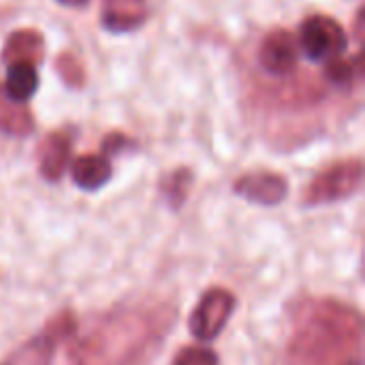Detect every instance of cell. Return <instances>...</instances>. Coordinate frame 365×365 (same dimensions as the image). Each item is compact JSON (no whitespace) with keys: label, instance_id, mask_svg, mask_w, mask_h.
<instances>
[{"label":"cell","instance_id":"cell-13","mask_svg":"<svg viewBox=\"0 0 365 365\" xmlns=\"http://www.w3.org/2000/svg\"><path fill=\"white\" fill-rule=\"evenodd\" d=\"M38 88V73L36 66L30 62H15L9 64V73H6V81L2 92L19 105H26V101H30L34 96Z\"/></svg>","mask_w":365,"mask_h":365},{"label":"cell","instance_id":"cell-18","mask_svg":"<svg viewBox=\"0 0 365 365\" xmlns=\"http://www.w3.org/2000/svg\"><path fill=\"white\" fill-rule=\"evenodd\" d=\"M171 365H218V355L203 346H184Z\"/></svg>","mask_w":365,"mask_h":365},{"label":"cell","instance_id":"cell-16","mask_svg":"<svg viewBox=\"0 0 365 365\" xmlns=\"http://www.w3.org/2000/svg\"><path fill=\"white\" fill-rule=\"evenodd\" d=\"M190 184H192V173L188 169H178L163 180L160 190L173 210H180L184 205L188 190H190Z\"/></svg>","mask_w":365,"mask_h":365},{"label":"cell","instance_id":"cell-6","mask_svg":"<svg viewBox=\"0 0 365 365\" xmlns=\"http://www.w3.org/2000/svg\"><path fill=\"white\" fill-rule=\"evenodd\" d=\"M235 306H237V302L231 291L220 289V287L205 291L203 297L199 299L197 308L190 314V321H188L190 334L203 342L218 338L220 331L225 329V325L229 323Z\"/></svg>","mask_w":365,"mask_h":365},{"label":"cell","instance_id":"cell-19","mask_svg":"<svg viewBox=\"0 0 365 365\" xmlns=\"http://www.w3.org/2000/svg\"><path fill=\"white\" fill-rule=\"evenodd\" d=\"M130 141L124 137V135H120V133H111L105 141H103V154L109 158L111 154H115V152H120V150H124L126 145H128Z\"/></svg>","mask_w":365,"mask_h":365},{"label":"cell","instance_id":"cell-12","mask_svg":"<svg viewBox=\"0 0 365 365\" xmlns=\"http://www.w3.org/2000/svg\"><path fill=\"white\" fill-rule=\"evenodd\" d=\"M71 175H73V182L77 188H81L86 192H94V190L103 188L111 178L109 158L105 154L77 156L71 167Z\"/></svg>","mask_w":365,"mask_h":365},{"label":"cell","instance_id":"cell-10","mask_svg":"<svg viewBox=\"0 0 365 365\" xmlns=\"http://www.w3.org/2000/svg\"><path fill=\"white\" fill-rule=\"evenodd\" d=\"M148 17L145 0H103L101 24L107 32L122 34L137 30Z\"/></svg>","mask_w":365,"mask_h":365},{"label":"cell","instance_id":"cell-2","mask_svg":"<svg viewBox=\"0 0 365 365\" xmlns=\"http://www.w3.org/2000/svg\"><path fill=\"white\" fill-rule=\"evenodd\" d=\"M171 304H135L98 319L71 349L73 365H143L173 329Z\"/></svg>","mask_w":365,"mask_h":365},{"label":"cell","instance_id":"cell-14","mask_svg":"<svg viewBox=\"0 0 365 365\" xmlns=\"http://www.w3.org/2000/svg\"><path fill=\"white\" fill-rule=\"evenodd\" d=\"M0 130L6 135H30L34 130V118L26 105L13 103L0 88Z\"/></svg>","mask_w":365,"mask_h":365},{"label":"cell","instance_id":"cell-15","mask_svg":"<svg viewBox=\"0 0 365 365\" xmlns=\"http://www.w3.org/2000/svg\"><path fill=\"white\" fill-rule=\"evenodd\" d=\"M323 75L336 88H342V90L351 88L355 83L357 75H359V56H355L353 60H346L342 56L327 60V64L323 68Z\"/></svg>","mask_w":365,"mask_h":365},{"label":"cell","instance_id":"cell-20","mask_svg":"<svg viewBox=\"0 0 365 365\" xmlns=\"http://www.w3.org/2000/svg\"><path fill=\"white\" fill-rule=\"evenodd\" d=\"M60 4H64V6H86L90 0H58Z\"/></svg>","mask_w":365,"mask_h":365},{"label":"cell","instance_id":"cell-17","mask_svg":"<svg viewBox=\"0 0 365 365\" xmlns=\"http://www.w3.org/2000/svg\"><path fill=\"white\" fill-rule=\"evenodd\" d=\"M56 73L62 77V81L71 88H81L86 81V73L81 62L73 53H60L56 58Z\"/></svg>","mask_w":365,"mask_h":365},{"label":"cell","instance_id":"cell-4","mask_svg":"<svg viewBox=\"0 0 365 365\" xmlns=\"http://www.w3.org/2000/svg\"><path fill=\"white\" fill-rule=\"evenodd\" d=\"M299 45L304 53L319 62L331 60L346 51L349 36L340 21L329 15H310L299 28Z\"/></svg>","mask_w":365,"mask_h":365},{"label":"cell","instance_id":"cell-9","mask_svg":"<svg viewBox=\"0 0 365 365\" xmlns=\"http://www.w3.org/2000/svg\"><path fill=\"white\" fill-rule=\"evenodd\" d=\"M71 135L66 130L49 133L38 145V171L47 182H60L71 160Z\"/></svg>","mask_w":365,"mask_h":365},{"label":"cell","instance_id":"cell-3","mask_svg":"<svg viewBox=\"0 0 365 365\" xmlns=\"http://www.w3.org/2000/svg\"><path fill=\"white\" fill-rule=\"evenodd\" d=\"M364 184V163L359 158L340 160L321 171L306 188L304 203L308 207L336 203L359 192Z\"/></svg>","mask_w":365,"mask_h":365},{"label":"cell","instance_id":"cell-1","mask_svg":"<svg viewBox=\"0 0 365 365\" xmlns=\"http://www.w3.org/2000/svg\"><path fill=\"white\" fill-rule=\"evenodd\" d=\"M274 365H364L359 310L329 297L302 302Z\"/></svg>","mask_w":365,"mask_h":365},{"label":"cell","instance_id":"cell-7","mask_svg":"<svg viewBox=\"0 0 365 365\" xmlns=\"http://www.w3.org/2000/svg\"><path fill=\"white\" fill-rule=\"evenodd\" d=\"M297 62H299V45L289 30L276 28L261 41L259 64L265 73L274 77H284L297 68Z\"/></svg>","mask_w":365,"mask_h":365},{"label":"cell","instance_id":"cell-11","mask_svg":"<svg viewBox=\"0 0 365 365\" xmlns=\"http://www.w3.org/2000/svg\"><path fill=\"white\" fill-rule=\"evenodd\" d=\"M45 43L41 32L32 30V28H19L15 32H11V36L4 43L2 49V58L6 64H15V62H30V64H38L43 62L45 56Z\"/></svg>","mask_w":365,"mask_h":365},{"label":"cell","instance_id":"cell-8","mask_svg":"<svg viewBox=\"0 0 365 365\" xmlns=\"http://www.w3.org/2000/svg\"><path fill=\"white\" fill-rule=\"evenodd\" d=\"M235 195L257 205H278L289 192V182L284 175L274 171H250L235 180Z\"/></svg>","mask_w":365,"mask_h":365},{"label":"cell","instance_id":"cell-5","mask_svg":"<svg viewBox=\"0 0 365 365\" xmlns=\"http://www.w3.org/2000/svg\"><path fill=\"white\" fill-rule=\"evenodd\" d=\"M73 331H75L73 314L60 312L47 323V327L38 336L30 338L19 349H15L6 359H2L0 365H51L58 342L71 336Z\"/></svg>","mask_w":365,"mask_h":365}]
</instances>
